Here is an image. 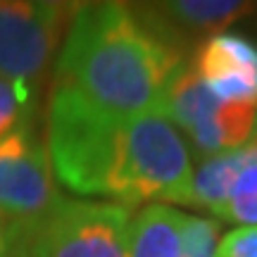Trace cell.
Wrapping results in <instances>:
<instances>
[{
    "label": "cell",
    "mask_w": 257,
    "mask_h": 257,
    "mask_svg": "<svg viewBox=\"0 0 257 257\" xmlns=\"http://www.w3.org/2000/svg\"><path fill=\"white\" fill-rule=\"evenodd\" d=\"M46 148L55 179L79 195L112 198L124 207L188 200L191 150L181 131L157 112L119 117L55 83Z\"/></svg>",
    "instance_id": "1"
},
{
    "label": "cell",
    "mask_w": 257,
    "mask_h": 257,
    "mask_svg": "<svg viewBox=\"0 0 257 257\" xmlns=\"http://www.w3.org/2000/svg\"><path fill=\"white\" fill-rule=\"evenodd\" d=\"M186 43L150 5H74L55 83L119 117L157 112L169 81L186 62Z\"/></svg>",
    "instance_id": "2"
},
{
    "label": "cell",
    "mask_w": 257,
    "mask_h": 257,
    "mask_svg": "<svg viewBox=\"0 0 257 257\" xmlns=\"http://www.w3.org/2000/svg\"><path fill=\"white\" fill-rule=\"evenodd\" d=\"M131 210L119 202L57 198L31 226H12L8 245L22 257H128Z\"/></svg>",
    "instance_id": "3"
},
{
    "label": "cell",
    "mask_w": 257,
    "mask_h": 257,
    "mask_svg": "<svg viewBox=\"0 0 257 257\" xmlns=\"http://www.w3.org/2000/svg\"><path fill=\"white\" fill-rule=\"evenodd\" d=\"M157 114L184 131L200 157L245 146L257 124V107L219 102L193 69L191 60H186L169 81Z\"/></svg>",
    "instance_id": "4"
},
{
    "label": "cell",
    "mask_w": 257,
    "mask_h": 257,
    "mask_svg": "<svg viewBox=\"0 0 257 257\" xmlns=\"http://www.w3.org/2000/svg\"><path fill=\"white\" fill-rule=\"evenodd\" d=\"M72 12L64 3L0 0V76L34 91Z\"/></svg>",
    "instance_id": "5"
},
{
    "label": "cell",
    "mask_w": 257,
    "mask_h": 257,
    "mask_svg": "<svg viewBox=\"0 0 257 257\" xmlns=\"http://www.w3.org/2000/svg\"><path fill=\"white\" fill-rule=\"evenodd\" d=\"M57 198L48 148L29 121L0 141V217L12 226H31Z\"/></svg>",
    "instance_id": "6"
},
{
    "label": "cell",
    "mask_w": 257,
    "mask_h": 257,
    "mask_svg": "<svg viewBox=\"0 0 257 257\" xmlns=\"http://www.w3.org/2000/svg\"><path fill=\"white\" fill-rule=\"evenodd\" d=\"M207 91L224 105L257 107V43L238 31H219L191 57Z\"/></svg>",
    "instance_id": "7"
},
{
    "label": "cell",
    "mask_w": 257,
    "mask_h": 257,
    "mask_svg": "<svg viewBox=\"0 0 257 257\" xmlns=\"http://www.w3.org/2000/svg\"><path fill=\"white\" fill-rule=\"evenodd\" d=\"M160 22L186 43V34H219L226 27L250 17L257 3L248 0H172L150 5Z\"/></svg>",
    "instance_id": "8"
},
{
    "label": "cell",
    "mask_w": 257,
    "mask_h": 257,
    "mask_svg": "<svg viewBox=\"0 0 257 257\" xmlns=\"http://www.w3.org/2000/svg\"><path fill=\"white\" fill-rule=\"evenodd\" d=\"M186 214L153 202L131 219L128 257H179Z\"/></svg>",
    "instance_id": "9"
},
{
    "label": "cell",
    "mask_w": 257,
    "mask_h": 257,
    "mask_svg": "<svg viewBox=\"0 0 257 257\" xmlns=\"http://www.w3.org/2000/svg\"><path fill=\"white\" fill-rule=\"evenodd\" d=\"M240 165H243V146L236 150L219 153V155L202 157L198 169L191 176V191H188L186 205L207 210L214 219H221Z\"/></svg>",
    "instance_id": "10"
},
{
    "label": "cell",
    "mask_w": 257,
    "mask_h": 257,
    "mask_svg": "<svg viewBox=\"0 0 257 257\" xmlns=\"http://www.w3.org/2000/svg\"><path fill=\"white\" fill-rule=\"evenodd\" d=\"M226 221H238L243 226H257V141L250 138L243 146V165L231 186L224 217Z\"/></svg>",
    "instance_id": "11"
},
{
    "label": "cell",
    "mask_w": 257,
    "mask_h": 257,
    "mask_svg": "<svg viewBox=\"0 0 257 257\" xmlns=\"http://www.w3.org/2000/svg\"><path fill=\"white\" fill-rule=\"evenodd\" d=\"M34 121V91L0 76V141Z\"/></svg>",
    "instance_id": "12"
},
{
    "label": "cell",
    "mask_w": 257,
    "mask_h": 257,
    "mask_svg": "<svg viewBox=\"0 0 257 257\" xmlns=\"http://www.w3.org/2000/svg\"><path fill=\"white\" fill-rule=\"evenodd\" d=\"M219 219L212 217H186L179 257H214L219 238Z\"/></svg>",
    "instance_id": "13"
},
{
    "label": "cell",
    "mask_w": 257,
    "mask_h": 257,
    "mask_svg": "<svg viewBox=\"0 0 257 257\" xmlns=\"http://www.w3.org/2000/svg\"><path fill=\"white\" fill-rule=\"evenodd\" d=\"M214 257H257V226L229 231L214 250Z\"/></svg>",
    "instance_id": "14"
},
{
    "label": "cell",
    "mask_w": 257,
    "mask_h": 257,
    "mask_svg": "<svg viewBox=\"0 0 257 257\" xmlns=\"http://www.w3.org/2000/svg\"><path fill=\"white\" fill-rule=\"evenodd\" d=\"M8 231H10V224L3 217H0V257L5 252V243H8Z\"/></svg>",
    "instance_id": "15"
},
{
    "label": "cell",
    "mask_w": 257,
    "mask_h": 257,
    "mask_svg": "<svg viewBox=\"0 0 257 257\" xmlns=\"http://www.w3.org/2000/svg\"><path fill=\"white\" fill-rule=\"evenodd\" d=\"M3 257H22V255H19L15 248H10L8 243H5V252H3Z\"/></svg>",
    "instance_id": "16"
},
{
    "label": "cell",
    "mask_w": 257,
    "mask_h": 257,
    "mask_svg": "<svg viewBox=\"0 0 257 257\" xmlns=\"http://www.w3.org/2000/svg\"><path fill=\"white\" fill-rule=\"evenodd\" d=\"M252 138H255V141H257V124H255V136H252Z\"/></svg>",
    "instance_id": "17"
}]
</instances>
